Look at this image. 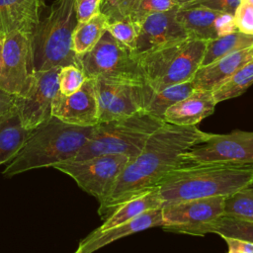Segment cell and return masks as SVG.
Listing matches in <instances>:
<instances>
[{
	"mask_svg": "<svg viewBox=\"0 0 253 253\" xmlns=\"http://www.w3.org/2000/svg\"><path fill=\"white\" fill-rule=\"evenodd\" d=\"M108 20L99 12L86 22L78 23L72 35V49L77 54L90 50L107 31Z\"/></svg>",
	"mask_w": 253,
	"mask_h": 253,
	"instance_id": "cell-25",
	"label": "cell"
},
{
	"mask_svg": "<svg viewBox=\"0 0 253 253\" xmlns=\"http://www.w3.org/2000/svg\"><path fill=\"white\" fill-rule=\"evenodd\" d=\"M99 123L124 119L145 110L152 90L144 83L96 78Z\"/></svg>",
	"mask_w": 253,
	"mask_h": 253,
	"instance_id": "cell-9",
	"label": "cell"
},
{
	"mask_svg": "<svg viewBox=\"0 0 253 253\" xmlns=\"http://www.w3.org/2000/svg\"><path fill=\"white\" fill-rule=\"evenodd\" d=\"M242 1H245V2H247V3H249L253 6V0H242Z\"/></svg>",
	"mask_w": 253,
	"mask_h": 253,
	"instance_id": "cell-40",
	"label": "cell"
},
{
	"mask_svg": "<svg viewBox=\"0 0 253 253\" xmlns=\"http://www.w3.org/2000/svg\"><path fill=\"white\" fill-rule=\"evenodd\" d=\"M95 126H79L51 117L35 128L2 174L12 176L72 160L91 136Z\"/></svg>",
	"mask_w": 253,
	"mask_h": 253,
	"instance_id": "cell-3",
	"label": "cell"
},
{
	"mask_svg": "<svg viewBox=\"0 0 253 253\" xmlns=\"http://www.w3.org/2000/svg\"><path fill=\"white\" fill-rule=\"evenodd\" d=\"M85 80L86 76L78 66H63L58 73V91L66 96L71 95L81 88Z\"/></svg>",
	"mask_w": 253,
	"mask_h": 253,
	"instance_id": "cell-31",
	"label": "cell"
},
{
	"mask_svg": "<svg viewBox=\"0 0 253 253\" xmlns=\"http://www.w3.org/2000/svg\"><path fill=\"white\" fill-rule=\"evenodd\" d=\"M34 72L31 37L21 32L5 35L0 66V89L19 96L27 88Z\"/></svg>",
	"mask_w": 253,
	"mask_h": 253,
	"instance_id": "cell-12",
	"label": "cell"
},
{
	"mask_svg": "<svg viewBox=\"0 0 253 253\" xmlns=\"http://www.w3.org/2000/svg\"><path fill=\"white\" fill-rule=\"evenodd\" d=\"M3 38H4V36L0 35V66H1V59H2V47H3Z\"/></svg>",
	"mask_w": 253,
	"mask_h": 253,
	"instance_id": "cell-38",
	"label": "cell"
},
{
	"mask_svg": "<svg viewBox=\"0 0 253 253\" xmlns=\"http://www.w3.org/2000/svg\"><path fill=\"white\" fill-rule=\"evenodd\" d=\"M78 61L79 68L86 78L144 83L133 54L117 42L108 31L90 50L78 55Z\"/></svg>",
	"mask_w": 253,
	"mask_h": 253,
	"instance_id": "cell-7",
	"label": "cell"
},
{
	"mask_svg": "<svg viewBox=\"0 0 253 253\" xmlns=\"http://www.w3.org/2000/svg\"><path fill=\"white\" fill-rule=\"evenodd\" d=\"M77 24L74 0L52 2L31 36L35 71L67 65L79 67L78 55L72 49V35Z\"/></svg>",
	"mask_w": 253,
	"mask_h": 253,
	"instance_id": "cell-4",
	"label": "cell"
},
{
	"mask_svg": "<svg viewBox=\"0 0 253 253\" xmlns=\"http://www.w3.org/2000/svg\"><path fill=\"white\" fill-rule=\"evenodd\" d=\"M223 215L253 221V187H245L227 196Z\"/></svg>",
	"mask_w": 253,
	"mask_h": 253,
	"instance_id": "cell-28",
	"label": "cell"
},
{
	"mask_svg": "<svg viewBox=\"0 0 253 253\" xmlns=\"http://www.w3.org/2000/svg\"><path fill=\"white\" fill-rule=\"evenodd\" d=\"M196 90L193 80L166 87L160 91L152 92L145 111L163 119L166 110L177 102L188 97Z\"/></svg>",
	"mask_w": 253,
	"mask_h": 253,
	"instance_id": "cell-26",
	"label": "cell"
},
{
	"mask_svg": "<svg viewBox=\"0 0 253 253\" xmlns=\"http://www.w3.org/2000/svg\"><path fill=\"white\" fill-rule=\"evenodd\" d=\"M215 105L212 91L196 89L188 97L169 107L163 120L175 126H197L213 113Z\"/></svg>",
	"mask_w": 253,
	"mask_h": 253,
	"instance_id": "cell-18",
	"label": "cell"
},
{
	"mask_svg": "<svg viewBox=\"0 0 253 253\" xmlns=\"http://www.w3.org/2000/svg\"><path fill=\"white\" fill-rule=\"evenodd\" d=\"M163 205L215 196H229L253 186V165L187 164L166 173L156 185Z\"/></svg>",
	"mask_w": 253,
	"mask_h": 253,
	"instance_id": "cell-2",
	"label": "cell"
},
{
	"mask_svg": "<svg viewBox=\"0 0 253 253\" xmlns=\"http://www.w3.org/2000/svg\"><path fill=\"white\" fill-rule=\"evenodd\" d=\"M32 131L24 127L17 111L0 125V165L19 153Z\"/></svg>",
	"mask_w": 253,
	"mask_h": 253,
	"instance_id": "cell-23",
	"label": "cell"
},
{
	"mask_svg": "<svg viewBox=\"0 0 253 253\" xmlns=\"http://www.w3.org/2000/svg\"><path fill=\"white\" fill-rule=\"evenodd\" d=\"M210 133L197 126L165 123L149 136L140 153L128 160L110 193L99 202L101 218L106 219L125 201L156 187L166 173L187 165L183 154L204 142Z\"/></svg>",
	"mask_w": 253,
	"mask_h": 253,
	"instance_id": "cell-1",
	"label": "cell"
},
{
	"mask_svg": "<svg viewBox=\"0 0 253 253\" xmlns=\"http://www.w3.org/2000/svg\"><path fill=\"white\" fill-rule=\"evenodd\" d=\"M233 20L238 32L253 35V6L251 4L241 0L233 14Z\"/></svg>",
	"mask_w": 253,
	"mask_h": 253,
	"instance_id": "cell-33",
	"label": "cell"
},
{
	"mask_svg": "<svg viewBox=\"0 0 253 253\" xmlns=\"http://www.w3.org/2000/svg\"><path fill=\"white\" fill-rule=\"evenodd\" d=\"M253 59V46L225 55L208 65L200 66L193 77L198 90L213 91L236 70Z\"/></svg>",
	"mask_w": 253,
	"mask_h": 253,
	"instance_id": "cell-19",
	"label": "cell"
},
{
	"mask_svg": "<svg viewBox=\"0 0 253 253\" xmlns=\"http://www.w3.org/2000/svg\"><path fill=\"white\" fill-rule=\"evenodd\" d=\"M136 0H102L100 12L104 14L108 23L121 20L128 16Z\"/></svg>",
	"mask_w": 253,
	"mask_h": 253,
	"instance_id": "cell-32",
	"label": "cell"
},
{
	"mask_svg": "<svg viewBox=\"0 0 253 253\" xmlns=\"http://www.w3.org/2000/svg\"><path fill=\"white\" fill-rule=\"evenodd\" d=\"M188 164L232 163L253 165V131L235 129L229 133H210L208 138L183 154Z\"/></svg>",
	"mask_w": 253,
	"mask_h": 253,
	"instance_id": "cell-10",
	"label": "cell"
},
{
	"mask_svg": "<svg viewBox=\"0 0 253 253\" xmlns=\"http://www.w3.org/2000/svg\"><path fill=\"white\" fill-rule=\"evenodd\" d=\"M176 18L188 37L196 40L207 42L237 32L233 15L202 6H179Z\"/></svg>",
	"mask_w": 253,
	"mask_h": 253,
	"instance_id": "cell-15",
	"label": "cell"
},
{
	"mask_svg": "<svg viewBox=\"0 0 253 253\" xmlns=\"http://www.w3.org/2000/svg\"><path fill=\"white\" fill-rule=\"evenodd\" d=\"M102 0H74L78 23L86 22L100 12Z\"/></svg>",
	"mask_w": 253,
	"mask_h": 253,
	"instance_id": "cell-35",
	"label": "cell"
},
{
	"mask_svg": "<svg viewBox=\"0 0 253 253\" xmlns=\"http://www.w3.org/2000/svg\"><path fill=\"white\" fill-rule=\"evenodd\" d=\"M40 21V0H0V35L32 36Z\"/></svg>",
	"mask_w": 253,
	"mask_h": 253,
	"instance_id": "cell-20",
	"label": "cell"
},
{
	"mask_svg": "<svg viewBox=\"0 0 253 253\" xmlns=\"http://www.w3.org/2000/svg\"><path fill=\"white\" fill-rule=\"evenodd\" d=\"M60 68L35 71L25 91L16 97L17 113L25 128L34 130L52 117L51 107L58 92Z\"/></svg>",
	"mask_w": 253,
	"mask_h": 253,
	"instance_id": "cell-11",
	"label": "cell"
},
{
	"mask_svg": "<svg viewBox=\"0 0 253 253\" xmlns=\"http://www.w3.org/2000/svg\"><path fill=\"white\" fill-rule=\"evenodd\" d=\"M206 42L187 38L133 56L144 83L157 92L193 79L201 66Z\"/></svg>",
	"mask_w": 253,
	"mask_h": 253,
	"instance_id": "cell-6",
	"label": "cell"
},
{
	"mask_svg": "<svg viewBox=\"0 0 253 253\" xmlns=\"http://www.w3.org/2000/svg\"><path fill=\"white\" fill-rule=\"evenodd\" d=\"M165 124L162 118L145 110L124 119L99 123L72 160H85L106 154H124L134 158L149 136Z\"/></svg>",
	"mask_w": 253,
	"mask_h": 253,
	"instance_id": "cell-5",
	"label": "cell"
},
{
	"mask_svg": "<svg viewBox=\"0 0 253 253\" xmlns=\"http://www.w3.org/2000/svg\"><path fill=\"white\" fill-rule=\"evenodd\" d=\"M162 206L163 200L159 194L158 188L157 186L153 187L125 201L106 219H104V222L96 229L103 231L113 228L127 222L146 211L161 209Z\"/></svg>",
	"mask_w": 253,
	"mask_h": 253,
	"instance_id": "cell-21",
	"label": "cell"
},
{
	"mask_svg": "<svg viewBox=\"0 0 253 253\" xmlns=\"http://www.w3.org/2000/svg\"><path fill=\"white\" fill-rule=\"evenodd\" d=\"M16 95L0 89V125L16 113Z\"/></svg>",
	"mask_w": 253,
	"mask_h": 253,
	"instance_id": "cell-36",
	"label": "cell"
},
{
	"mask_svg": "<svg viewBox=\"0 0 253 253\" xmlns=\"http://www.w3.org/2000/svg\"><path fill=\"white\" fill-rule=\"evenodd\" d=\"M241 0H193L189 3L182 5V7H195L202 6L218 12L228 13L233 15L240 4Z\"/></svg>",
	"mask_w": 253,
	"mask_h": 253,
	"instance_id": "cell-34",
	"label": "cell"
},
{
	"mask_svg": "<svg viewBox=\"0 0 253 253\" xmlns=\"http://www.w3.org/2000/svg\"><path fill=\"white\" fill-rule=\"evenodd\" d=\"M179 7L175 0H136L128 14L136 32L141 23L150 15Z\"/></svg>",
	"mask_w": 253,
	"mask_h": 253,
	"instance_id": "cell-29",
	"label": "cell"
},
{
	"mask_svg": "<svg viewBox=\"0 0 253 253\" xmlns=\"http://www.w3.org/2000/svg\"><path fill=\"white\" fill-rule=\"evenodd\" d=\"M225 196L208 197L164 204L161 208L163 230L185 234L188 230L224 214Z\"/></svg>",
	"mask_w": 253,
	"mask_h": 253,
	"instance_id": "cell-13",
	"label": "cell"
},
{
	"mask_svg": "<svg viewBox=\"0 0 253 253\" xmlns=\"http://www.w3.org/2000/svg\"><path fill=\"white\" fill-rule=\"evenodd\" d=\"M178 8L154 13L141 23L137 30L133 55L189 38L185 29L176 18Z\"/></svg>",
	"mask_w": 253,
	"mask_h": 253,
	"instance_id": "cell-16",
	"label": "cell"
},
{
	"mask_svg": "<svg viewBox=\"0 0 253 253\" xmlns=\"http://www.w3.org/2000/svg\"><path fill=\"white\" fill-rule=\"evenodd\" d=\"M129 158L106 154L85 160H68L51 167L70 176L87 194L101 202L107 197Z\"/></svg>",
	"mask_w": 253,
	"mask_h": 253,
	"instance_id": "cell-8",
	"label": "cell"
},
{
	"mask_svg": "<svg viewBox=\"0 0 253 253\" xmlns=\"http://www.w3.org/2000/svg\"><path fill=\"white\" fill-rule=\"evenodd\" d=\"M253 84V59L236 70L230 77L218 85L213 91L217 103L242 95Z\"/></svg>",
	"mask_w": 253,
	"mask_h": 253,
	"instance_id": "cell-27",
	"label": "cell"
},
{
	"mask_svg": "<svg viewBox=\"0 0 253 253\" xmlns=\"http://www.w3.org/2000/svg\"><path fill=\"white\" fill-rule=\"evenodd\" d=\"M253 46V35L234 32L215 40L207 41L201 66L208 65L225 55Z\"/></svg>",
	"mask_w": 253,
	"mask_h": 253,
	"instance_id": "cell-24",
	"label": "cell"
},
{
	"mask_svg": "<svg viewBox=\"0 0 253 253\" xmlns=\"http://www.w3.org/2000/svg\"><path fill=\"white\" fill-rule=\"evenodd\" d=\"M215 233L221 237H234L253 242V221L222 215L212 221L188 230L185 234L203 236Z\"/></svg>",
	"mask_w": 253,
	"mask_h": 253,
	"instance_id": "cell-22",
	"label": "cell"
},
{
	"mask_svg": "<svg viewBox=\"0 0 253 253\" xmlns=\"http://www.w3.org/2000/svg\"><path fill=\"white\" fill-rule=\"evenodd\" d=\"M163 225L161 209L146 211L139 216L107 230L95 229L83 238L73 253H94L102 247L127 235L143 231L151 227Z\"/></svg>",
	"mask_w": 253,
	"mask_h": 253,
	"instance_id": "cell-17",
	"label": "cell"
},
{
	"mask_svg": "<svg viewBox=\"0 0 253 253\" xmlns=\"http://www.w3.org/2000/svg\"><path fill=\"white\" fill-rule=\"evenodd\" d=\"M227 244V253H253V242L234 237H222Z\"/></svg>",
	"mask_w": 253,
	"mask_h": 253,
	"instance_id": "cell-37",
	"label": "cell"
},
{
	"mask_svg": "<svg viewBox=\"0 0 253 253\" xmlns=\"http://www.w3.org/2000/svg\"><path fill=\"white\" fill-rule=\"evenodd\" d=\"M176 2H177V4L179 5V6H182V5H184V4H186V3H189V2H191V1H193V0H175Z\"/></svg>",
	"mask_w": 253,
	"mask_h": 253,
	"instance_id": "cell-39",
	"label": "cell"
},
{
	"mask_svg": "<svg viewBox=\"0 0 253 253\" xmlns=\"http://www.w3.org/2000/svg\"><path fill=\"white\" fill-rule=\"evenodd\" d=\"M51 116L63 123L79 126L98 125V102L95 80L86 78L81 88L68 96L58 91L52 102Z\"/></svg>",
	"mask_w": 253,
	"mask_h": 253,
	"instance_id": "cell-14",
	"label": "cell"
},
{
	"mask_svg": "<svg viewBox=\"0 0 253 253\" xmlns=\"http://www.w3.org/2000/svg\"><path fill=\"white\" fill-rule=\"evenodd\" d=\"M107 31L132 54L135 49L137 32L128 17L108 23Z\"/></svg>",
	"mask_w": 253,
	"mask_h": 253,
	"instance_id": "cell-30",
	"label": "cell"
}]
</instances>
